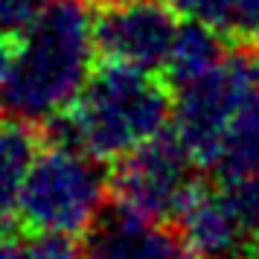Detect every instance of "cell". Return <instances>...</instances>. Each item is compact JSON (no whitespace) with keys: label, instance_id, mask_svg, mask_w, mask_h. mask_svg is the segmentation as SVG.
Returning <instances> with one entry per match:
<instances>
[{"label":"cell","instance_id":"obj_4","mask_svg":"<svg viewBox=\"0 0 259 259\" xmlns=\"http://www.w3.org/2000/svg\"><path fill=\"white\" fill-rule=\"evenodd\" d=\"M195 259H253L259 253V175L215 172L198 181L178 215Z\"/></svg>","mask_w":259,"mask_h":259},{"label":"cell","instance_id":"obj_16","mask_svg":"<svg viewBox=\"0 0 259 259\" xmlns=\"http://www.w3.org/2000/svg\"><path fill=\"white\" fill-rule=\"evenodd\" d=\"M12 59H15V50H12V35H6L0 29V84L6 79V73L12 67Z\"/></svg>","mask_w":259,"mask_h":259},{"label":"cell","instance_id":"obj_14","mask_svg":"<svg viewBox=\"0 0 259 259\" xmlns=\"http://www.w3.org/2000/svg\"><path fill=\"white\" fill-rule=\"evenodd\" d=\"M47 0H0V29L6 35H24Z\"/></svg>","mask_w":259,"mask_h":259},{"label":"cell","instance_id":"obj_10","mask_svg":"<svg viewBox=\"0 0 259 259\" xmlns=\"http://www.w3.org/2000/svg\"><path fill=\"white\" fill-rule=\"evenodd\" d=\"M38 157V137L32 125L24 119H3L0 122V230L9 215L18 212V198L29 169Z\"/></svg>","mask_w":259,"mask_h":259},{"label":"cell","instance_id":"obj_5","mask_svg":"<svg viewBox=\"0 0 259 259\" xmlns=\"http://www.w3.org/2000/svg\"><path fill=\"white\" fill-rule=\"evenodd\" d=\"M253 84L256 76L250 56H227L201 79L178 88V99L172 102L175 134L198 166L212 169L219 163L227 131Z\"/></svg>","mask_w":259,"mask_h":259},{"label":"cell","instance_id":"obj_1","mask_svg":"<svg viewBox=\"0 0 259 259\" xmlns=\"http://www.w3.org/2000/svg\"><path fill=\"white\" fill-rule=\"evenodd\" d=\"M94 24L84 0H47L15 50L0 84V111L35 125L70 108L99 53Z\"/></svg>","mask_w":259,"mask_h":259},{"label":"cell","instance_id":"obj_12","mask_svg":"<svg viewBox=\"0 0 259 259\" xmlns=\"http://www.w3.org/2000/svg\"><path fill=\"white\" fill-rule=\"evenodd\" d=\"M0 259H82V247L70 233L32 230L29 236H12L0 230Z\"/></svg>","mask_w":259,"mask_h":259},{"label":"cell","instance_id":"obj_7","mask_svg":"<svg viewBox=\"0 0 259 259\" xmlns=\"http://www.w3.org/2000/svg\"><path fill=\"white\" fill-rule=\"evenodd\" d=\"M178 12L166 0H111L96 15V47L108 61L157 73L178 35Z\"/></svg>","mask_w":259,"mask_h":259},{"label":"cell","instance_id":"obj_11","mask_svg":"<svg viewBox=\"0 0 259 259\" xmlns=\"http://www.w3.org/2000/svg\"><path fill=\"white\" fill-rule=\"evenodd\" d=\"M212 169L233 175H259V84H253L242 111L236 114L222 146V157Z\"/></svg>","mask_w":259,"mask_h":259},{"label":"cell","instance_id":"obj_13","mask_svg":"<svg viewBox=\"0 0 259 259\" xmlns=\"http://www.w3.org/2000/svg\"><path fill=\"white\" fill-rule=\"evenodd\" d=\"M175 12L184 18H195V21H207V24L219 26L224 32H230V15H233V0H166Z\"/></svg>","mask_w":259,"mask_h":259},{"label":"cell","instance_id":"obj_6","mask_svg":"<svg viewBox=\"0 0 259 259\" xmlns=\"http://www.w3.org/2000/svg\"><path fill=\"white\" fill-rule=\"evenodd\" d=\"M195 157L175 131H160L134 152L119 157L111 175L117 204L154 222H178L189 192L195 189Z\"/></svg>","mask_w":259,"mask_h":259},{"label":"cell","instance_id":"obj_8","mask_svg":"<svg viewBox=\"0 0 259 259\" xmlns=\"http://www.w3.org/2000/svg\"><path fill=\"white\" fill-rule=\"evenodd\" d=\"M82 259H195L181 233L117 204L84 230Z\"/></svg>","mask_w":259,"mask_h":259},{"label":"cell","instance_id":"obj_3","mask_svg":"<svg viewBox=\"0 0 259 259\" xmlns=\"http://www.w3.org/2000/svg\"><path fill=\"white\" fill-rule=\"evenodd\" d=\"M105 160L79 149L50 146L38 152L18 198V219L26 230L84 233L105 210L114 189Z\"/></svg>","mask_w":259,"mask_h":259},{"label":"cell","instance_id":"obj_2","mask_svg":"<svg viewBox=\"0 0 259 259\" xmlns=\"http://www.w3.org/2000/svg\"><path fill=\"white\" fill-rule=\"evenodd\" d=\"M172 99L149 70L105 61L91 73L70 108L50 117V146L79 149L99 160H119L146 140L166 131Z\"/></svg>","mask_w":259,"mask_h":259},{"label":"cell","instance_id":"obj_9","mask_svg":"<svg viewBox=\"0 0 259 259\" xmlns=\"http://www.w3.org/2000/svg\"><path fill=\"white\" fill-rule=\"evenodd\" d=\"M227 59V47H224V29L207 24V21H195L187 18V24L178 26L172 53L166 59V82L184 88V84L201 79L204 73L219 67Z\"/></svg>","mask_w":259,"mask_h":259},{"label":"cell","instance_id":"obj_15","mask_svg":"<svg viewBox=\"0 0 259 259\" xmlns=\"http://www.w3.org/2000/svg\"><path fill=\"white\" fill-rule=\"evenodd\" d=\"M230 32L242 41L259 44V0H233Z\"/></svg>","mask_w":259,"mask_h":259},{"label":"cell","instance_id":"obj_17","mask_svg":"<svg viewBox=\"0 0 259 259\" xmlns=\"http://www.w3.org/2000/svg\"><path fill=\"white\" fill-rule=\"evenodd\" d=\"M250 61H253V76H256V84H259V44H256V50H253Z\"/></svg>","mask_w":259,"mask_h":259}]
</instances>
